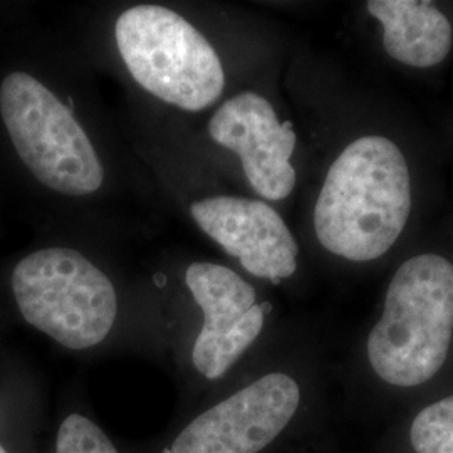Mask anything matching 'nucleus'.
<instances>
[{
    "label": "nucleus",
    "instance_id": "nucleus-1",
    "mask_svg": "<svg viewBox=\"0 0 453 453\" xmlns=\"http://www.w3.org/2000/svg\"><path fill=\"white\" fill-rule=\"evenodd\" d=\"M323 104L309 235L341 269L391 267L425 234L438 200L437 148L398 104L340 74L326 76Z\"/></svg>",
    "mask_w": 453,
    "mask_h": 453
},
{
    "label": "nucleus",
    "instance_id": "nucleus-2",
    "mask_svg": "<svg viewBox=\"0 0 453 453\" xmlns=\"http://www.w3.org/2000/svg\"><path fill=\"white\" fill-rule=\"evenodd\" d=\"M389 269L363 355L378 381L418 388L453 359V235L423 234Z\"/></svg>",
    "mask_w": 453,
    "mask_h": 453
},
{
    "label": "nucleus",
    "instance_id": "nucleus-3",
    "mask_svg": "<svg viewBox=\"0 0 453 453\" xmlns=\"http://www.w3.org/2000/svg\"><path fill=\"white\" fill-rule=\"evenodd\" d=\"M118 52L146 93L183 111H202L226 89L222 59L205 35L163 5H134L114 24Z\"/></svg>",
    "mask_w": 453,
    "mask_h": 453
},
{
    "label": "nucleus",
    "instance_id": "nucleus-4",
    "mask_svg": "<svg viewBox=\"0 0 453 453\" xmlns=\"http://www.w3.org/2000/svg\"><path fill=\"white\" fill-rule=\"evenodd\" d=\"M11 282L26 323L67 349L95 348L116 323L111 279L74 249L35 250L19 260Z\"/></svg>",
    "mask_w": 453,
    "mask_h": 453
},
{
    "label": "nucleus",
    "instance_id": "nucleus-5",
    "mask_svg": "<svg viewBox=\"0 0 453 453\" xmlns=\"http://www.w3.org/2000/svg\"><path fill=\"white\" fill-rule=\"evenodd\" d=\"M0 116L19 158L35 179L67 196L95 194L104 181L96 148L46 84L12 73L0 86Z\"/></svg>",
    "mask_w": 453,
    "mask_h": 453
},
{
    "label": "nucleus",
    "instance_id": "nucleus-6",
    "mask_svg": "<svg viewBox=\"0 0 453 453\" xmlns=\"http://www.w3.org/2000/svg\"><path fill=\"white\" fill-rule=\"evenodd\" d=\"M211 140L234 153L250 192L271 205L289 200L299 185V133L274 101L257 89L228 97L209 123Z\"/></svg>",
    "mask_w": 453,
    "mask_h": 453
},
{
    "label": "nucleus",
    "instance_id": "nucleus-7",
    "mask_svg": "<svg viewBox=\"0 0 453 453\" xmlns=\"http://www.w3.org/2000/svg\"><path fill=\"white\" fill-rule=\"evenodd\" d=\"M301 405V385L286 372H265L190 421L168 453H259Z\"/></svg>",
    "mask_w": 453,
    "mask_h": 453
},
{
    "label": "nucleus",
    "instance_id": "nucleus-8",
    "mask_svg": "<svg viewBox=\"0 0 453 453\" xmlns=\"http://www.w3.org/2000/svg\"><path fill=\"white\" fill-rule=\"evenodd\" d=\"M185 282L203 312L192 349L195 370L207 380H219L259 340L271 306L260 303L245 277L222 264L195 262Z\"/></svg>",
    "mask_w": 453,
    "mask_h": 453
},
{
    "label": "nucleus",
    "instance_id": "nucleus-9",
    "mask_svg": "<svg viewBox=\"0 0 453 453\" xmlns=\"http://www.w3.org/2000/svg\"><path fill=\"white\" fill-rule=\"evenodd\" d=\"M190 215L247 274L274 286L297 274L301 245L274 205L256 196L219 195L194 202Z\"/></svg>",
    "mask_w": 453,
    "mask_h": 453
},
{
    "label": "nucleus",
    "instance_id": "nucleus-10",
    "mask_svg": "<svg viewBox=\"0 0 453 453\" xmlns=\"http://www.w3.org/2000/svg\"><path fill=\"white\" fill-rule=\"evenodd\" d=\"M357 20L385 63L408 74H435L453 58V2L366 0Z\"/></svg>",
    "mask_w": 453,
    "mask_h": 453
},
{
    "label": "nucleus",
    "instance_id": "nucleus-11",
    "mask_svg": "<svg viewBox=\"0 0 453 453\" xmlns=\"http://www.w3.org/2000/svg\"><path fill=\"white\" fill-rule=\"evenodd\" d=\"M417 453H453V395L425 406L410 428Z\"/></svg>",
    "mask_w": 453,
    "mask_h": 453
},
{
    "label": "nucleus",
    "instance_id": "nucleus-12",
    "mask_svg": "<svg viewBox=\"0 0 453 453\" xmlns=\"http://www.w3.org/2000/svg\"><path fill=\"white\" fill-rule=\"evenodd\" d=\"M54 453L119 452L95 421L80 413H71L58 428Z\"/></svg>",
    "mask_w": 453,
    "mask_h": 453
},
{
    "label": "nucleus",
    "instance_id": "nucleus-13",
    "mask_svg": "<svg viewBox=\"0 0 453 453\" xmlns=\"http://www.w3.org/2000/svg\"><path fill=\"white\" fill-rule=\"evenodd\" d=\"M0 453H12L11 447L4 440H0Z\"/></svg>",
    "mask_w": 453,
    "mask_h": 453
}]
</instances>
